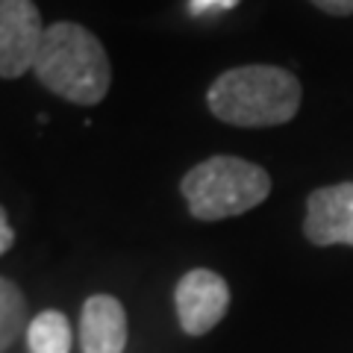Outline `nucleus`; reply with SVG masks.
<instances>
[{"mask_svg": "<svg viewBox=\"0 0 353 353\" xmlns=\"http://www.w3.org/2000/svg\"><path fill=\"white\" fill-rule=\"evenodd\" d=\"M312 3L327 15H353V0H312Z\"/></svg>", "mask_w": 353, "mask_h": 353, "instance_id": "11", "label": "nucleus"}, {"mask_svg": "<svg viewBox=\"0 0 353 353\" xmlns=\"http://www.w3.org/2000/svg\"><path fill=\"white\" fill-rule=\"evenodd\" d=\"M206 103L224 124L277 127L301 109V83L277 65H241L224 71L209 85Z\"/></svg>", "mask_w": 353, "mask_h": 353, "instance_id": "2", "label": "nucleus"}, {"mask_svg": "<svg viewBox=\"0 0 353 353\" xmlns=\"http://www.w3.org/2000/svg\"><path fill=\"white\" fill-rule=\"evenodd\" d=\"M239 0H192L189 9L192 15H209V12H224V9H233Z\"/></svg>", "mask_w": 353, "mask_h": 353, "instance_id": "10", "label": "nucleus"}, {"mask_svg": "<svg viewBox=\"0 0 353 353\" xmlns=\"http://www.w3.org/2000/svg\"><path fill=\"white\" fill-rule=\"evenodd\" d=\"M176 318L189 336L209 333L230 309V285L221 274L209 268H194L176 283L174 292Z\"/></svg>", "mask_w": 353, "mask_h": 353, "instance_id": "5", "label": "nucleus"}, {"mask_svg": "<svg viewBox=\"0 0 353 353\" xmlns=\"http://www.w3.org/2000/svg\"><path fill=\"white\" fill-rule=\"evenodd\" d=\"M303 233L318 248H353V183L324 185L309 194Z\"/></svg>", "mask_w": 353, "mask_h": 353, "instance_id": "6", "label": "nucleus"}, {"mask_svg": "<svg viewBox=\"0 0 353 353\" xmlns=\"http://www.w3.org/2000/svg\"><path fill=\"white\" fill-rule=\"evenodd\" d=\"M15 245V230H12V224H9V218H6V209L0 206V256Z\"/></svg>", "mask_w": 353, "mask_h": 353, "instance_id": "12", "label": "nucleus"}, {"mask_svg": "<svg viewBox=\"0 0 353 353\" xmlns=\"http://www.w3.org/2000/svg\"><path fill=\"white\" fill-rule=\"evenodd\" d=\"M32 68L48 92L77 106L101 103L112 83V68L101 39L74 21H57L44 30Z\"/></svg>", "mask_w": 353, "mask_h": 353, "instance_id": "1", "label": "nucleus"}, {"mask_svg": "<svg viewBox=\"0 0 353 353\" xmlns=\"http://www.w3.org/2000/svg\"><path fill=\"white\" fill-rule=\"evenodd\" d=\"M127 345V312L118 297L92 294L80 315L83 353H121Z\"/></svg>", "mask_w": 353, "mask_h": 353, "instance_id": "7", "label": "nucleus"}, {"mask_svg": "<svg viewBox=\"0 0 353 353\" xmlns=\"http://www.w3.org/2000/svg\"><path fill=\"white\" fill-rule=\"evenodd\" d=\"M180 192L197 221H221L256 209L271 194V176L256 162L209 157L183 176Z\"/></svg>", "mask_w": 353, "mask_h": 353, "instance_id": "3", "label": "nucleus"}, {"mask_svg": "<svg viewBox=\"0 0 353 353\" xmlns=\"http://www.w3.org/2000/svg\"><path fill=\"white\" fill-rule=\"evenodd\" d=\"M27 321V301L15 283L0 277V353L18 339Z\"/></svg>", "mask_w": 353, "mask_h": 353, "instance_id": "9", "label": "nucleus"}, {"mask_svg": "<svg viewBox=\"0 0 353 353\" xmlns=\"http://www.w3.org/2000/svg\"><path fill=\"white\" fill-rule=\"evenodd\" d=\"M44 30L32 0H0V77L15 80L36 65Z\"/></svg>", "mask_w": 353, "mask_h": 353, "instance_id": "4", "label": "nucleus"}, {"mask_svg": "<svg viewBox=\"0 0 353 353\" xmlns=\"http://www.w3.org/2000/svg\"><path fill=\"white\" fill-rule=\"evenodd\" d=\"M71 324L57 309H44L27 324L30 353H71Z\"/></svg>", "mask_w": 353, "mask_h": 353, "instance_id": "8", "label": "nucleus"}]
</instances>
